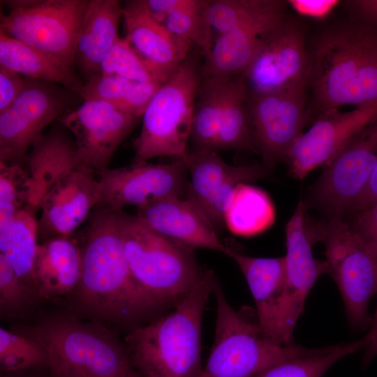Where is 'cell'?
<instances>
[{
  "mask_svg": "<svg viewBox=\"0 0 377 377\" xmlns=\"http://www.w3.org/2000/svg\"><path fill=\"white\" fill-rule=\"evenodd\" d=\"M1 371H48L43 346L31 335L0 329Z\"/></svg>",
  "mask_w": 377,
  "mask_h": 377,
  "instance_id": "obj_36",
  "label": "cell"
},
{
  "mask_svg": "<svg viewBox=\"0 0 377 377\" xmlns=\"http://www.w3.org/2000/svg\"><path fill=\"white\" fill-rule=\"evenodd\" d=\"M353 20L377 31V0H352L346 1Z\"/></svg>",
  "mask_w": 377,
  "mask_h": 377,
  "instance_id": "obj_44",
  "label": "cell"
},
{
  "mask_svg": "<svg viewBox=\"0 0 377 377\" xmlns=\"http://www.w3.org/2000/svg\"><path fill=\"white\" fill-rule=\"evenodd\" d=\"M190 175L186 198L206 214L217 190L236 166L226 163L217 151L188 149L183 159Z\"/></svg>",
  "mask_w": 377,
  "mask_h": 377,
  "instance_id": "obj_32",
  "label": "cell"
},
{
  "mask_svg": "<svg viewBox=\"0 0 377 377\" xmlns=\"http://www.w3.org/2000/svg\"><path fill=\"white\" fill-rule=\"evenodd\" d=\"M216 279L209 269L170 312L130 330L124 342L140 377H200L202 316Z\"/></svg>",
  "mask_w": 377,
  "mask_h": 377,
  "instance_id": "obj_3",
  "label": "cell"
},
{
  "mask_svg": "<svg viewBox=\"0 0 377 377\" xmlns=\"http://www.w3.org/2000/svg\"><path fill=\"white\" fill-rule=\"evenodd\" d=\"M308 226L314 243L322 241L325 245V261L343 297L349 322L355 327L371 325L367 309L377 293V251L343 219L313 224L308 221Z\"/></svg>",
  "mask_w": 377,
  "mask_h": 377,
  "instance_id": "obj_8",
  "label": "cell"
},
{
  "mask_svg": "<svg viewBox=\"0 0 377 377\" xmlns=\"http://www.w3.org/2000/svg\"><path fill=\"white\" fill-rule=\"evenodd\" d=\"M26 82L27 77L0 66V112L17 98Z\"/></svg>",
  "mask_w": 377,
  "mask_h": 377,
  "instance_id": "obj_41",
  "label": "cell"
},
{
  "mask_svg": "<svg viewBox=\"0 0 377 377\" xmlns=\"http://www.w3.org/2000/svg\"><path fill=\"white\" fill-rule=\"evenodd\" d=\"M228 256L242 271L253 297L258 323L265 334L278 343L279 318L285 294V258L252 257L230 248Z\"/></svg>",
  "mask_w": 377,
  "mask_h": 377,
  "instance_id": "obj_21",
  "label": "cell"
},
{
  "mask_svg": "<svg viewBox=\"0 0 377 377\" xmlns=\"http://www.w3.org/2000/svg\"><path fill=\"white\" fill-rule=\"evenodd\" d=\"M88 0H13L0 30L73 70Z\"/></svg>",
  "mask_w": 377,
  "mask_h": 377,
  "instance_id": "obj_9",
  "label": "cell"
},
{
  "mask_svg": "<svg viewBox=\"0 0 377 377\" xmlns=\"http://www.w3.org/2000/svg\"><path fill=\"white\" fill-rule=\"evenodd\" d=\"M377 163V118L325 166L313 200L330 219H343L364 191Z\"/></svg>",
  "mask_w": 377,
  "mask_h": 377,
  "instance_id": "obj_11",
  "label": "cell"
},
{
  "mask_svg": "<svg viewBox=\"0 0 377 377\" xmlns=\"http://www.w3.org/2000/svg\"><path fill=\"white\" fill-rule=\"evenodd\" d=\"M125 256L133 276L162 310L172 309L205 278L194 249L150 228L137 215L118 210Z\"/></svg>",
  "mask_w": 377,
  "mask_h": 377,
  "instance_id": "obj_4",
  "label": "cell"
},
{
  "mask_svg": "<svg viewBox=\"0 0 377 377\" xmlns=\"http://www.w3.org/2000/svg\"><path fill=\"white\" fill-rule=\"evenodd\" d=\"M0 377H50L48 371H1Z\"/></svg>",
  "mask_w": 377,
  "mask_h": 377,
  "instance_id": "obj_48",
  "label": "cell"
},
{
  "mask_svg": "<svg viewBox=\"0 0 377 377\" xmlns=\"http://www.w3.org/2000/svg\"><path fill=\"white\" fill-rule=\"evenodd\" d=\"M80 251L81 276L71 295L82 313L132 329L162 311L132 275L118 210L99 205L93 209Z\"/></svg>",
  "mask_w": 377,
  "mask_h": 377,
  "instance_id": "obj_1",
  "label": "cell"
},
{
  "mask_svg": "<svg viewBox=\"0 0 377 377\" xmlns=\"http://www.w3.org/2000/svg\"><path fill=\"white\" fill-rule=\"evenodd\" d=\"M137 216L156 232L194 249H211L227 256L230 252L207 215L187 198L152 201L138 207Z\"/></svg>",
  "mask_w": 377,
  "mask_h": 377,
  "instance_id": "obj_19",
  "label": "cell"
},
{
  "mask_svg": "<svg viewBox=\"0 0 377 377\" xmlns=\"http://www.w3.org/2000/svg\"><path fill=\"white\" fill-rule=\"evenodd\" d=\"M309 75L304 31L288 17L264 37L242 74L251 93L306 89Z\"/></svg>",
  "mask_w": 377,
  "mask_h": 377,
  "instance_id": "obj_10",
  "label": "cell"
},
{
  "mask_svg": "<svg viewBox=\"0 0 377 377\" xmlns=\"http://www.w3.org/2000/svg\"><path fill=\"white\" fill-rule=\"evenodd\" d=\"M0 66L25 77L59 84L75 92L81 84L73 70L2 30H0Z\"/></svg>",
  "mask_w": 377,
  "mask_h": 377,
  "instance_id": "obj_26",
  "label": "cell"
},
{
  "mask_svg": "<svg viewBox=\"0 0 377 377\" xmlns=\"http://www.w3.org/2000/svg\"><path fill=\"white\" fill-rule=\"evenodd\" d=\"M29 179L21 164L0 163V232L7 229L28 204Z\"/></svg>",
  "mask_w": 377,
  "mask_h": 377,
  "instance_id": "obj_37",
  "label": "cell"
},
{
  "mask_svg": "<svg viewBox=\"0 0 377 377\" xmlns=\"http://www.w3.org/2000/svg\"><path fill=\"white\" fill-rule=\"evenodd\" d=\"M275 216L274 204L265 191L241 183L235 187L228 203L224 224L236 235L251 237L270 228Z\"/></svg>",
  "mask_w": 377,
  "mask_h": 377,
  "instance_id": "obj_28",
  "label": "cell"
},
{
  "mask_svg": "<svg viewBox=\"0 0 377 377\" xmlns=\"http://www.w3.org/2000/svg\"><path fill=\"white\" fill-rule=\"evenodd\" d=\"M123 7L116 0H89L80 30L75 59L87 77L100 73L101 64L118 36Z\"/></svg>",
  "mask_w": 377,
  "mask_h": 377,
  "instance_id": "obj_25",
  "label": "cell"
},
{
  "mask_svg": "<svg viewBox=\"0 0 377 377\" xmlns=\"http://www.w3.org/2000/svg\"><path fill=\"white\" fill-rule=\"evenodd\" d=\"M286 15L274 16L219 34L201 66V76L235 77L242 75L264 37Z\"/></svg>",
  "mask_w": 377,
  "mask_h": 377,
  "instance_id": "obj_24",
  "label": "cell"
},
{
  "mask_svg": "<svg viewBox=\"0 0 377 377\" xmlns=\"http://www.w3.org/2000/svg\"><path fill=\"white\" fill-rule=\"evenodd\" d=\"M367 339L335 345L282 360L254 377H322L339 360L367 346Z\"/></svg>",
  "mask_w": 377,
  "mask_h": 377,
  "instance_id": "obj_34",
  "label": "cell"
},
{
  "mask_svg": "<svg viewBox=\"0 0 377 377\" xmlns=\"http://www.w3.org/2000/svg\"><path fill=\"white\" fill-rule=\"evenodd\" d=\"M377 118V105L339 109L317 117L312 126L290 148L286 161L291 177L302 179L311 171L325 166L362 128Z\"/></svg>",
  "mask_w": 377,
  "mask_h": 377,
  "instance_id": "obj_17",
  "label": "cell"
},
{
  "mask_svg": "<svg viewBox=\"0 0 377 377\" xmlns=\"http://www.w3.org/2000/svg\"><path fill=\"white\" fill-rule=\"evenodd\" d=\"M200 72L196 57L188 54L156 91L142 116L140 132L133 140L134 163L157 156L185 158Z\"/></svg>",
  "mask_w": 377,
  "mask_h": 377,
  "instance_id": "obj_7",
  "label": "cell"
},
{
  "mask_svg": "<svg viewBox=\"0 0 377 377\" xmlns=\"http://www.w3.org/2000/svg\"><path fill=\"white\" fill-rule=\"evenodd\" d=\"M213 295L216 303L214 341L200 377H254L276 363L311 350L267 337L257 318L253 320L232 307L218 279Z\"/></svg>",
  "mask_w": 377,
  "mask_h": 377,
  "instance_id": "obj_6",
  "label": "cell"
},
{
  "mask_svg": "<svg viewBox=\"0 0 377 377\" xmlns=\"http://www.w3.org/2000/svg\"><path fill=\"white\" fill-rule=\"evenodd\" d=\"M269 170L263 164L236 166L232 175L214 193L206 211V215L215 228L220 229L224 224V212L235 187L269 175Z\"/></svg>",
  "mask_w": 377,
  "mask_h": 377,
  "instance_id": "obj_40",
  "label": "cell"
},
{
  "mask_svg": "<svg viewBox=\"0 0 377 377\" xmlns=\"http://www.w3.org/2000/svg\"><path fill=\"white\" fill-rule=\"evenodd\" d=\"M147 8L165 20L168 15L196 6L200 0H143Z\"/></svg>",
  "mask_w": 377,
  "mask_h": 377,
  "instance_id": "obj_45",
  "label": "cell"
},
{
  "mask_svg": "<svg viewBox=\"0 0 377 377\" xmlns=\"http://www.w3.org/2000/svg\"><path fill=\"white\" fill-rule=\"evenodd\" d=\"M100 73L143 83L163 84L169 75L142 56L125 38H118L103 59Z\"/></svg>",
  "mask_w": 377,
  "mask_h": 377,
  "instance_id": "obj_35",
  "label": "cell"
},
{
  "mask_svg": "<svg viewBox=\"0 0 377 377\" xmlns=\"http://www.w3.org/2000/svg\"><path fill=\"white\" fill-rule=\"evenodd\" d=\"M232 77L200 75L190 136L195 149L216 151L217 136Z\"/></svg>",
  "mask_w": 377,
  "mask_h": 377,
  "instance_id": "obj_27",
  "label": "cell"
},
{
  "mask_svg": "<svg viewBox=\"0 0 377 377\" xmlns=\"http://www.w3.org/2000/svg\"><path fill=\"white\" fill-rule=\"evenodd\" d=\"M306 90L249 92L256 152L269 170L286 161L290 148L303 133L307 117Z\"/></svg>",
  "mask_w": 377,
  "mask_h": 377,
  "instance_id": "obj_13",
  "label": "cell"
},
{
  "mask_svg": "<svg viewBox=\"0 0 377 377\" xmlns=\"http://www.w3.org/2000/svg\"><path fill=\"white\" fill-rule=\"evenodd\" d=\"M161 85L98 73L88 77L86 82L81 83L76 92L84 101H105L140 118Z\"/></svg>",
  "mask_w": 377,
  "mask_h": 377,
  "instance_id": "obj_29",
  "label": "cell"
},
{
  "mask_svg": "<svg viewBox=\"0 0 377 377\" xmlns=\"http://www.w3.org/2000/svg\"><path fill=\"white\" fill-rule=\"evenodd\" d=\"M290 5L300 15L316 19H323L339 3L336 0H290Z\"/></svg>",
  "mask_w": 377,
  "mask_h": 377,
  "instance_id": "obj_43",
  "label": "cell"
},
{
  "mask_svg": "<svg viewBox=\"0 0 377 377\" xmlns=\"http://www.w3.org/2000/svg\"><path fill=\"white\" fill-rule=\"evenodd\" d=\"M52 84L27 77L20 95L0 112V163L24 161L43 130L68 105V97Z\"/></svg>",
  "mask_w": 377,
  "mask_h": 377,
  "instance_id": "obj_12",
  "label": "cell"
},
{
  "mask_svg": "<svg viewBox=\"0 0 377 377\" xmlns=\"http://www.w3.org/2000/svg\"><path fill=\"white\" fill-rule=\"evenodd\" d=\"M36 297V293L17 275L5 256L0 253L1 316L20 313Z\"/></svg>",
  "mask_w": 377,
  "mask_h": 377,
  "instance_id": "obj_39",
  "label": "cell"
},
{
  "mask_svg": "<svg viewBox=\"0 0 377 377\" xmlns=\"http://www.w3.org/2000/svg\"><path fill=\"white\" fill-rule=\"evenodd\" d=\"M98 323L58 314L31 330L47 352L50 377H140L125 342Z\"/></svg>",
  "mask_w": 377,
  "mask_h": 377,
  "instance_id": "obj_5",
  "label": "cell"
},
{
  "mask_svg": "<svg viewBox=\"0 0 377 377\" xmlns=\"http://www.w3.org/2000/svg\"><path fill=\"white\" fill-rule=\"evenodd\" d=\"M377 204V163L371 178L360 198L357 200L350 213L364 211Z\"/></svg>",
  "mask_w": 377,
  "mask_h": 377,
  "instance_id": "obj_46",
  "label": "cell"
},
{
  "mask_svg": "<svg viewBox=\"0 0 377 377\" xmlns=\"http://www.w3.org/2000/svg\"><path fill=\"white\" fill-rule=\"evenodd\" d=\"M126 38L146 59L172 75L188 56L192 43L170 32L156 20L143 0L123 7Z\"/></svg>",
  "mask_w": 377,
  "mask_h": 377,
  "instance_id": "obj_20",
  "label": "cell"
},
{
  "mask_svg": "<svg viewBox=\"0 0 377 377\" xmlns=\"http://www.w3.org/2000/svg\"><path fill=\"white\" fill-rule=\"evenodd\" d=\"M365 338L367 343L365 347L364 363L368 364L377 355V307L374 317L371 320L370 330Z\"/></svg>",
  "mask_w": 377,
  "mask_h": 377,
  "instance_id": "obj_47",
  "label": "cell"
},
{
  "mask_svg": "<svg viewBox=\"0 0 377 377\" xmlns=\"http://www.w3.org/2000/svg\"><path fill=\"white\" fill-rule=\"evenodd\" d=\"M36 211V209L25 205L9 227L0 232V253L5 256L17 275L37 295L32 275L38 245Z\"/></svg>",
  "mask_w": 377,
  "mask_h": 377,
  "instance_id": "obj_30",
  "label": "cell"
},
{
  "mask_svg": "<svg viewBox=\"0 0 377 377\" xmlns=\"http://www.w3.org/2000/svg\"><path fill=\"white\" fill-rule=\"evenodd\" d=\"M249 103V91L244 76L232 77L217 136L216 151L248 149L256 152Z\"/></svg>",
  "mask_w": 377,
  "mask_h": 377,
  "instance_id": "obj_31",
  "label": "cell"
},
{
  "mask_svg": "<svg viewBox=\"0 0 377 377\" xmlns=\"http://www.w3.org/2000/svg\"><path fill=\"white\" fill-rule=\"evenodd\" d=\"M82 271L80 248L69 237H57L38 244L32 275L37 295L52 299L71 295Z\"/></svg>",
  "mask_w": 377,
  "mask_h": 377,
  "instance_id": "obj_23",
  "label": "cell"
},
{
  "mask_svg": "<svg viewBox=\"0 0 377 377\" xmlns=\"http://www.w3.org/2000/svg\"><path fill=\"white\" fill-rule=\"evenodd\" d=\"M207 14L213 29L226 34L261 20L286 15L288 1L207 0Z\"/></svg>",
  "mask_w": 377,
  "mask_h": 377,
  "instance_id": "obj_33",
  "label": "cell"
},
{
  "mask_svg": "<svg viewBox=\"0 0 377 377\" xmlns=\"http://www.w3.org/2000/svg\"><path fill=\"white\" fill-rule=\"evenodd\" d=\"M138 119L105 101L86 100L60 121L74 137L78 166L98 173L108 168Z\"/></svg>",
  "mask_w": 377,
  "mask_h": 377,
  "instance_id": "obj_14",
  "label": "cell"
},
{
  "mask_svg": "<svg viewBox=\"0 0 377 377\" xmlns=\"http://www.w3.org/2000/svg\"><path fill=\"white\" fill-rule=\"evenodd\" d=\"M94 174L78 167L50 188L39 205L38 235L46 239L69 237L87 219L100 200Z\"/></svg>",
  "mask_w": 377,
  "mask_h": 377,
  "instance_id": "obj_18",
  "label": "cell"
},
{
  "mask_svg": "<svg viewBox=\"0 0 377 377\" xmlns=\"http://www.w3.org/2000/svg\"><path fill=\"white\" fill-rule=\"evenodd\" d=\"M313 103L318 112L377 105V31L352 22L324 32L309 53Z\"/></svg>",
  "mask_w": 377,
  "mask_h": 377,
  "instance_id": "obj_2",
  "label": "cell"
},
{
  "mask_svg": "<svg viewBox=\"0 0 377 377\" xmlns=\"http://www.w3.org/2000/svg\"><path fill=\"white\" fill-rule=\"evenodd\" d=\"M306 205L300 200L286 226V282L279 318V339L291 344L293 330L303 311L306 299L317 279L330 274L326 261L313 255L312 240L307 227Z\"/></svg>",
  "mask_w": 377,
  "mask_h": 377,
  "instance_id": "obj_16",
  "label": "cell"
},
{
  "mask_svg": "<svg viewBox=\"0 0 377 377\" xmlns=\"http://www.w3.org/2000/svg\"><path fill=\"white\" fill-rule=\"evenodd\" d=\"M207 6V0H200L192 8L168 15L164 23L170 32L200 48L204 59L209 56L214 43Z\"/></svg>",
  "mask_w": 377,
  "mask_h": 377,
  "instance_id": "obj_38",
  "label": "cell"
},
{
  "mask_svg": "<svg viewBox=\"0 0 377 377\" xmlns=\"http://www.w3.org/2000/svg\"><path fill=\"white\" fill-rule=\"evenodd\" d=\"M24 161L29 179L27 205L37 210L42 198L50 188L79 167L75 142L60 128L43 134L34 142Z\"/></svg>",
  "mask_w": 377,
  "mask_h": 377,
  "instance_id": "obj_22",
  "label": "cell"
},
{
  "mask_svg": "<svg viewBox=\"0 0 377 377\" xmlns=\"http://www.w3.org/2000/svg\"><path fill=\"white\" fill-rule=\"evenodd\" d=\"M354 214L350 226L377 251V204Z\"/></svg>",
  "mask_w": 377,
  "mask_h": 377,
  "instance_id": "obj_42",
  "label": "cell"
},
{
  "mask_svg": "<svg viewBox=\"0 0 377 377\" xmlns=\"http://www.w3.org/2000/svg\"><path fill=\"white\" fill-rule=\"evenodd\" d=\"M188 170L183 159L168 164L134 163L98 175L99 205L112 210L126 206L142 207L166 198H182L186 193Z\"/></svg>",
  "mask_w": 377,
  "mask_h": 377,
  "instance_id": "obj_15",
  "label": "cell"
}]
</instances>
